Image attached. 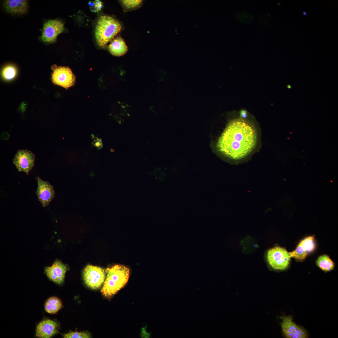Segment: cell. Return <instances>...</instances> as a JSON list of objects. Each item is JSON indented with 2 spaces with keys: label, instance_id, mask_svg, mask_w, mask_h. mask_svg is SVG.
Instances as JSON below:
<instances>
[{
  "label": "cell",
  "instance_id": "6da1fadb",
  "mask_svg": "<svg viewBox=\"0 0 338 338\" xmlns=\"http://www.w3.org/2000/svg\"><path fill=\"white\" fill-rule=\"evenodd\" d=\"M257 135L253 127L242 119L230 122L217 143L219 151L234 160L242 159L255 146Z\"/></svg>",
  "mask_w": 338,
  "mask_h": 338
},
{
  "label": "cell",
  "instance_id": "7a4b0ae2",
  "mask_svg": "<svg viewBox=\"0 0 338 338\" xmlns=\"http://www.w3.org/2000/svg\"><path fill=\"white\" fill-rule=\"evenodd\" d=\"M105 272L107 275L101 291L104 297L109 299L126 284L130 271L125 266L116 264L106 269Z\"/></svg>",
  "mask_w": 338,
  "mask_h": 338
},
{
  "label": "cell",
  "instance_id": "3957f363",
  "mask_svg": "<svg viewBox=\"0 0 338 338\" xmlns=\"http://www.w3.org/2000/svg\"><path fill=\"white\" fill-rule=\"evenodd\" d=\"M120 23L108 16L99 17L96 24L95 35L97 44L100 47L105 48L107 44L111 42L120 31Z\"/></svg>",
  "mask_w": 338,
  "mask_h": 338
},
{
  "label": "cell",
  "instance_id": "277c9868",
  "mask_svg": "<svg viewBox=\"0 0 338 338\" xmlns=\"http://www.w3.org/2000/svg\"><path fill=\"white\" fill-rule=\"evenodd\" d=\"M84 281L91 289H96L103 284L105 278V273L102 268L88 265L84 269L83 273Z\"/></svg>",
  "mask_w": 338,
  "mask_h": 338
},
{
  "label": "cell",
  "instance_id": "5b68a950",
  "mask_svg": "<svg viewBox=\"0 0 338 338\" xmlns=\"http://www.w3.org/2000/svg\"><path fill=\"white\" fill-rule=\"evenodd\" d=\"M291 257L284 248L275 247L270 249L267 254V260L274 269L283 270L287 268Z\"/></svg>",
  "mask_w": 338,
  "mask_h": 338
},
{
  "label": "cell",
  "instance_id": "8992f818",
  "mask_svg": "<svg viewBox=\"0 0 338 338\" xmlns=\"http://www.w3.org/2000/svg\"><path fill=\"white\" fill-rule=\"evenodd\" d=\"M35 155L27 150H19L13 159V164L18 171L28 175L34 166Z\"/></svg>",
  "mask_w": 338,
  "mask_h": 338
},
{
  "label": "cell",
  "instance_id": "52a82bcc",
  "mask_svg": "<svg viewBox=\"0 0 338 338\" xmlns=\"http://www.w3.org/2000/svg\"><path fill=\"white\" fill-rule=\"evenodd\" d=\"M52 81L55 84L68 89L74 84L75 77L70 68L57 67L53 69Z\"/></svg>",
  "mask_w": 338,
  "mask_h": 338
},
{
  "label": "cell",
  "instance_id": "ba28073f",
  "mask_svg": "<svg viewBox=\"0 0 338 338\" xmlns=\"http://www.w3.org/2000/svg\"><path fill=\"white\" fill-rule=\"evenodd\" d=\"M64 29V25L60 21L49 20L44 25L41 38L46 42H54Z\"/></svg>",
  "mask_w": 338,
  "mask_h": 338
},
{
  "label": "cell",
  "instance_id": "9c48e42d",
  "mask_svg": "<svg viewBox=\"0 0 338 338\" xmlns=\"http://www.w3.org/2000/svg\"><path fill=\"white\" fill-rule=\"evenodd\" d=\"M36 179L38 185L36 193L38 200L44 207H46L55 197L54 187L49 182L42 180L38 176Z\"/></svg>",
  "mask_w": 338,
  "mask_h": 338
},
{
  "label": "cell",
  "instance_id": "30bf717a",
  "mask_svg": "<svg viewBox=\"0 0 338 338\" xmlns=\"http://www.w3.org/2000/svg\"><path fill=\"white\" fill-rule=\"evenodd\" d=\"M281 328L284 336L287 338H306V331L297 325L292 320L291 317L284 316L282 318Z\"/></svg>",
  "mask_w": 338,
  "mask_h": 338
},
{
  "label": "cell",
  "instance_id": "8fae6325",
  "mask_svg": "<svg viewBox=\"0 0 338 338\" xmlns=\"http://www.w3.org/2000/svg\"><path fill=\"white\" fill-rule=\"evenodd\" d=\"M66 266L60 261H56L50 267H48L45 269L48 278L53 281L59 284L64 281L66 272Z\"/></svg>",
  "mask_w": 338,
  "mask_h": 338
},
{
  "label": "cell",
  "instance_id": "7c38bea8",
  "mask_svg": "<svg viewBox=\"0 0 338 338\" xmlns=\"http://www.w3.org/2000/svg\"><path fill=\"white\" fill-rule=\"evenodd\" d=\"M58 324L49 319L44 320L40 322L36 328V336L41 338H49L58 332Z\"/></svg>",
  "mask_w": 338,
  "mask_h": 338
},
{
  "label": "cell",
  "instance_id": "4fadbf2b",
  "mask_svg": "<svg viewBox=\"0 0 338 338\" xmlns=\"http://www.w3.org/2000/svg\"><path fill=\"white\" fill-rule=\"evenodd\" d=\"M4 8L8 13L23 14L28 10V3L25 0H8L4 3Z\"/></svg>",
  "mask_w": 338,
  "mask_h": 338
},
{
  "label": "cell",
  "instance_id": "5bb4252c",
  "mask_svg": "<svg viewBox=\"0 0 338 338\" xmlns=\"http://www.w3.org/2000/svg\"><path fill=\"white\" fill-rule=\"evenodd\" d=\"M110 53L116 56H120L125 54L128 48L124 39L120 36L114 38L108 47Z\"/></svg>",
  "mask_w": 338,
  "mask_h": 338
},
{
  "label": "cell",
  "instance_id": "9a60e30c",
  "mask_svg": "<svg viewBox=\"0 0 338 338\" xmlns=\"http://www.w3.org/2000/svg\"><path fill=\"white\" fill-rule=\"evenodd\" d=\"M62 304L60 300L58 298L51 297L46 301L45 304V310L48 313L54 314L61 308Z\"/></svg>",
  "mask_w": 338,
  "mask_h": 338
},
{
  "label": "cell",
  "instance_id": "2e32d148",
  "mask_svg": "<svg viewBox=\"0 0 338 338\" xmlns=\"http://www.w3.org/2000/svg\"><path fill=\"white\" fill-rule=\"evenodd\" d=\"M316 263L317 265L320 269L325 272L332 270L335 266L332 260L328 255L325 254L320 256Z\"/></svg>",
  "mask_w": 338,
  "mask_h": 338
},
{
  "label": "cell",
  "instance_id": "e0dca14e",
  "mask_svg": "<svg viewBox=\"0 0 338 338\" xmlns=\"http://www.w3.org/2000/svg\"><path fill=\"white\" fill-rule=\"evenodd\" d=\"M120 2L124 9L127 11L135 10L139 7L143 1L141 0H124Z\"/></svg>",
  "mask_w": 338,
  "mask_h": 338
},
{
  "label": "cell",
  "instance_id": "ac0fdd59",
  "mask_svg": "<svg viewBox=\"0 0 338 338\" xmlns=\"http://www.w3.org/2000/svg\"><path fill=\"white\" fill-rule=\"evenodd\" d=\"M289 253L291 258H294L299 260L305 259L308 254L303 246L299 243L294 251L289 252Z\"/></svg>",
  "mask_w": 338,
  "mask_h": 338
},
{
  "label": "cell",
  "instance_id": "d6986e66",
  "mask_svg": "<svg viewBox=\"0 0 338 338\" xmlns=\"http://www.w3.org/2000/svg\"><path fill=\"white\" fill-rule=\"evenodd\" d=\"M308 253L314 250L315 248L314 237L309 236L302 240L299 243Z\"/></svg>",
  "mask_w": 338,
  "mask_h": 338
},
{
  "label": "cell",
  "instance_id": "ffe728a7",
  "mask_svg": "<svg viewBox=\"0 0 338 338\" xmlns=\"http://www.w3.org/2000/svg\"><path fill=\"white\" fill-rule=\"evenodd\" d=\"M16 70L13 66L8 65L4 68L3 71V75L4 77L7 79H11L15 76Z\"/></svg>",
  "mask_w": 338,
  "mask_h": 338
},
{
  "label": "cell",
  "instance_id": "44dd1931",
  "mask_svg": "<svg viewBox=\"0 0 338 338\" xmlns=\"http://www.w3.org/2000/svg\"><path fill=\"white\" fill-rule=\"evenodd\" d=\"M64 338H90L89 334L84 332H70L64 335Z\"/></svg>",
  "mask_w": 338,
  "mask_h": 338
},
{
  "label": "cell",
  "instance_id": "7402d4cb",
  "mask_svg": "<svg viewBox=\"0 0 338 338\" xmlns=\"http://www.w3.org/2000/svg\"><path fill=\"white\" fill-rule=\"evenodd\" d=\"M88 4L90 6V8L92 12H98L101 10L103 7V4L100 0H96L95 1H90Z\"/></svg>",
  "mask_w": 338,
  "mask_h": 338
}]
</instances>
